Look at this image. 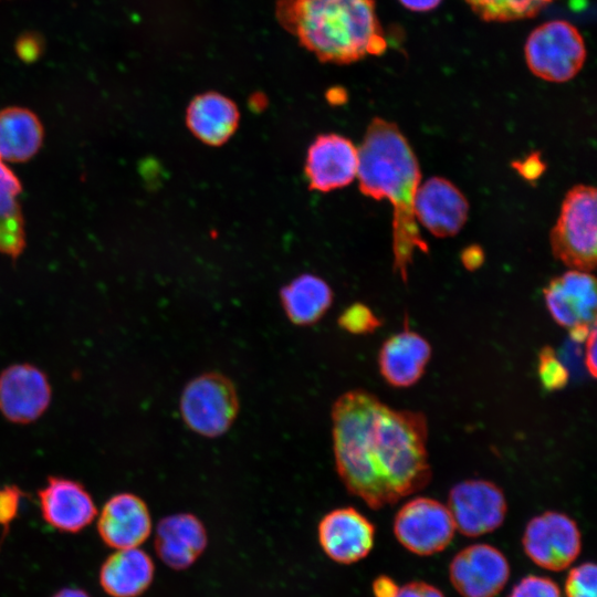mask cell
<instances>
[{
    "instance_id": "obj_1",
    "label": "cell",
    "mask_w": 597,
    "mask_h": 597,
    "mask_svg": "<svg viewBox=\"0 0 597 597\" xmlns=\"http://www.w3.org/2000/svg\"><path fill=\"white\" fill-rule=\"evenodd\" d=\"M332 437L342 483L374 510L431 480L427 419L419 411L392 409L364 389L348 390L333 404Z\"/></svg>"
},
{
    "instance_id": "obj_2",
    "label": "cell",
    "mask_w": 597,
    "mask_h": 597,
    "mask_svg": "<svg viewBox=\"0 0 597 597\" xmlns=\"http://www.w3.org/2000/svg\"><path fill=\"white\" fill-rule=\"evenodd\" d=\"M358 150L357 176L364 195L388 199L394 207V271L407 282L413 253L429 251L415 217L421 172L407 138L395 123L375 117Z\"/></svg>"
},
{
    "instance_id": "obj_3",
    "label": "cell",
    "mask_w": 597,
    "mask_h": 597,
    "mask_svg": "<svg viewBox=\"0 0 597 597\" xmlns=\"http://www.w3.org/2000/svg\"><path fill=\"white\" fill-rule=\"evenodd\" d=\"M274 13L322 63L350 64L387 48L375 0H276Z\"/></svg>"
},
{
    "instance_id": "obj_4",
    "label": "cell",
    "mask_w": 597,
    "mask_h": 597,
    "mask_svg": "<svg viewBox=\"0 0 597 597\" xmlns=\"http://www.w3.org/2000/svg\"><path fill=\"white\" fill-rule=\"evenodd\" d=\"M596 196L591 186L573 187L551 232L554 256L573 270L590 272L596 268Z\"/></svg>"
},
{
    "instance_id": "obj_5",
    "label": "cell",
    "mask_w": 597,
    "mask_h": 597,
    "mask_svg": "<svg viewBox=\"0 0 597 597\" xmlns=\"http://www.w3.org/2000/svg\"><path fill=\"white\" fill-rule=\"evenodd\" d=\"M239 409L234 384L218 371L203 373L189 380L179 399V412L185 426L206 438L227 433Z\"/></svg>"
},
{
    "instance_id": "obj_6",
    "label": "cell",
    "mask_w": 597,
    "mask_h": 597,
    "mask_svg": "<svg viewBox=\"0 0 597 597\" xmlns=\"http://www.w3.org/2000/svg\"><path fill=\"white\" fill-rule=\"evenodd\" d=\"M586 55L582 33L565 20L540 24L528 34L524 45L528 70L538 78L553 83L574 78L583 69Z\"/></svg>"
},
{
    "instance_id": "obj_7",
    "label": "cell",
    "mask_w": 597,
    "mask_h": 597,
    "mask_svg": "<svg viewBox=\"0 0 597 597\" xmlns=\"http://www.w3.org/2000/svg\"><path fill=\"white\" fill-rule=\"evenodd\" d=\"M455 525L441 502L426 496L405 503L394 520V534L409 552L428 556L443 551L452 541Z\"/></svg>"
},
{
    "instance_id": "obj_8",
    "label": "cell",
    "mask_w": 597,
    "mask_h": 597,
    "mask_svg": "<svg viewBox=\"0 0 597 597\" xmlns=\"http://www.w3.org/2000/svg\"><path fill=\"white\" fill-rule=\"evenodd\" d=\"M522 545L537 566L561 572L578 557L582 534L576 522L565 513L546 511L530 520Z\"/></svg>"
},
{
    "instance_id": "obj_9",
    "label": "cell",
    "mask_w": 597,
    "mask_h": 597,
    "mask_svg": "<svg viewBox=\"0 0 597 597\" xmlns=\"http://www.w3.org/2000/svg\"><path fill=\"white\" fill-rule=\"evenodd\" d=\"M448 510L455 528L470 537L495 531L506 515V500L503 491L486 480H465L449 492Z\"/></svg>"
},
{
    "instance_id": "obj_10",
    "label": "cell",
    "mask_w": 597,
    "mask_h": 597,
    "mask_svg": "<svg viewBox=\"0 0 597 597\" xmlns=\"http://www.w3.org/2000/svg\"><path fill=\"white\" fill-rule=\"evenodd\" d=\"M52 400L48 375L38 366L15 363L0 373V413L9 422L29 425L41 418Z\"/></svg>"
},
{
    "instance_id": "obj_11",
    "label": "cell",
    "mask_w": 597,
    "mask_h": 597,
    "mask_svg": "<svg viewBox=\"0 0 597 597\" xmlns=\"http://www.w3.org/2000/svg\"><path fill=\"white\" fill-rule=\"evenodd\" d=\"M449 577L462 597H495L506 585L510 565L496 547L473 544L454 555Z\"/></svg>"
},
{
    "instance_id": "obj_12",
    "label": "cell",
    "mask_w": 597,
    "mask_h": 597,
    "mask_svg": "<svg viewBox=\"0 0 597 597\" xmlns=\"http://www.w3.org/2000/svg\"><path fill=\"white\" fill-rule=\"evenodd\" d=\"M43 520L63 533H78L97 515L96 504L86 488L76 480L50 475L38 491Z\"/></svg>"
},
{
    "instance_id": "obj_13",
    "label": "cell",
    "mask_w": 597,
    "mask_h": 597,
    "mask_svg": "<svg viewBox=\"0 0 597 597\" xmlns=\"http://www.w3.org/2000/svg\"><path fill=\"white\" fill-rule=\"evenodd\" d=\"M324 553L339 564L365 558L375 541L374 524L354 507H338L325 514L317 526Z\"/></svg>"
},
{
    "instance_id": "obj_14",
    "label": "cell",
    "mask_w": 597,
    "mask_h": 597,
    "mask_svg": "<svg viewBox=\"0 0 597 597\" xmlns=\"http://www.w3.org/2000/svg\"><path fill=\"white\" fill-rule=\"evenodd\" d=\"M546 307L553 320L568 331L596 325V280L588 272L570 270L553 279L544 289Z\"/></svg>"
},
{
    "instance_id": "obj_15",
    "label": "cell",
    "mask_w": 597,
    "mask_h": 597,
    "mask_svg": "<svg viewBox=\"0 0 597 597\" xmlns=\"http://www.w3.org/2000/svg\"><path fill=\"white\" fill-rule=\"evenodd\" d=\"M469 214L464 195L449 180L432 177L419 186L415 197V217L439 238L457 234Z\"/></svg>"
},
{
    "instance_id": "obj_16",
    "label": "cell",
    "mask_w": 597,
    "mask_h": 597,
    "mask_svg": "<svg viewBox=\"0 0 597 597\" xmlns=\"http://www.w3.org/2000/svg\"><path fill=\"white\" fill-rule=\"evenodd\" d=\"M151 528V516L146 502L132 492L112 495L98 514V535L107 546L115 549L138 547L149 537Z\"/></svg>"
},
{
    "instance_id": "obj_17",
    "label": "cell",
    "mask_w": 597,
    "mask_h": 597,
    "mask_svg": "<svg viewBox=\"0 0 597 597\" xmlns=\"http://www.w3.org/2000/svg\"><path fill=\"white\" fill-rule=\"evenodd\" d=\"M357 169L358 150L344 136L321 135L307 150L305 175L316 190L331 191L347 186L357 176Z\"/></svg>"
},
{
    "instance_id": "obj_18",
    "label": "cell",
    "mask_w": 597,
    "mask_h": 597,
    "mask_svg": "<svg viewBox=\"0 0 597 597\" xmlns=\"http://www.w3.org/2000/svg\"><path fill=\"white\" fill-rule=\"evenodd\" d=\"M208 544L203 523L191 513L163 517L156 527L155 549L168 567L182 570L190 567Z\"/></svg>"
},
{
    "instance_id": "obj_19",
    "label": "cell",
    "mask_w": 597,
    "mask_h": 597,
    "mask_svg": "<svg viewBox=\"0 0 597 597\" xmlns=\"http://www.w3.org/2000/svg\"><path fill=\"white\" fill-rule=\"evenodd\" d=\"M431 353L426 338L406 328L383 343L378 354L379 373L392 387H410L423 376Z\"/></svg>"
},
{
    "instance_id": "obj_20",
    "label": "cell",
    "mask_w": 597,
    "mask_h": 597,
    "mask_svg": "<svg viewBox=\"0 0 597 597\" xmlns=\"http://www.w3.org/2000/svg\"><path fill=\"white\" fill-rule=\"evenodd\" d=\"M239 119L237 104L214 91L195 96L186 111V123L190 132L212 146L226 143L235 132Z\"/></svg>"
},
{
    "instance_id": "obj_21",
    "label": "cell",
    "mask_w": 597,
    "mask_h": 597,
    "mask_svg": "<svg viewBox=\"0 0 597 597\" xmlns=\"http://www.w3.org/2000/svg\"><path fill=\"white\" fill-rule=\"evenodd\" d=\"M155 566L138 547L116 549L103 563L100 584L112 597H138L151 585Z\"/></svg>"
},
{
    "instance_id": "obj_22",
    "label": "cell",
    "mask_w": 597,
    "mask_h": 597,
    "mask_svg": "<svg viewBox=\"0 0 597 597\" xmlns=\"http://www.w3.org/2000/svg\"><path fill=\"white\" fill-rule=\"evenodd\" d=\"M44 129L38 116L28 108L7 107L0 111V158L25 163L40 150Z\"/></svg>"
},
{
    "instance_id": "obj_23",
    "label": "cell",
    "mask_w": 597,
    "mask_h": 597,
    "mask_svg": "<svg viewBox=\"0 0 597 597\" xmlns=\"http://www.w3.org/2000/svg\"><path fill=\"white\" fill-rule=\"evenodd\" d=\"M333 301L328 284L312 274H303L281 291V302L287 318L295 325L316 323Z\"/></svg>"
},
{
    "instance_id": "obj_24",
    "label": "cell",
    "mask_w": 597,
    "mask_h": 597,
    "mask_svg": "<svg viewBox=\"0 0 597 597\" xmlns=\"http://www.w3.org/2000/svg\"><path fill=\"white\" fill-rule=\"evenodd\" d=\"M22 185L0 158V253L18 258L25 248L23 214L17 197Z\"/></svg>"
},
{
    "instance_id": "obj_25",
    "label": "cell",
    "mask_w": 597,
    "mask_h": 597,
    "mask_svg": "<svg viewBox=\"0 0 597 597\" xmlns=\"http://www.w3.org/2000/svg\"><path fill=\"white\" fill-rule=\"evenodd\" d=\"M486 22H512L537 15L555 0H464Z\"/></svg>"
},
{
    "instance_id": "obj_26",
    "label": "cell",
    "mask_w": 597,
    "mask_h": 597,
    "mask_svg": "<svg viewBox=\"0 0 597 597\" xmlns=\"http://www.w3.org/2000/svg\"><path fill=\"white\" fill-rule=\"evenodd\" d=\"M537 374L543 388L548 391L563 389L569 380L568 369L551 346L542 347L538 353Z\"/></svg>"
},
{
    "instance_id": "obj_27",
    "label": "cell",
    "mask_w": 597,
    "mask_h": 597,
    "mask_svg": "<svg viewBox=\"0 0 597 597\" xmlns=\"http://www.w3.org/2000/svg\"><path fill=\"white\" fill-rule=\"evenodd\" d=\"M338 324L348 333L364 335L373 333L381 325V322L369 307L355 303L341 314Z\"/></svg>"
},
{
    "instance_id": "obj_28",
    "label": "cell",
    "mask_w": 597,
    "mask_h": 597,
    "mask_svg": "<svg viewBox=\"0 0 597 597\" xmlns=\"http://www.w3.org/2000/svg\"><path fill=\"white\" fill-rule=\"evenodd\" d=\"M565 593L567 597H596V565L587 562L570 569Z\"/></svg>"
},
{
    "instance_id": "obj_29",
    "label": "cell",
    "mask_w": 597,
    "mask_h": 597,
    "mask_svg": "<svg viewBox=\"0 0 597 597\" xmlns=\"http://www.w3.org/2000/svg\"><path fill=\"white\" fill-rule=\"evenodd\" d=\"M510 597H561V590L551 578L530 575L513 587Z\"/></svg>"
},
{
    "instance_id": "obj_30",
    "label": "cell",
    "mask_w": 597,
    "mask_h": 597,
    "mask_svg": "<svg viewBox=\"0 0 597 597\" xmlns=\"http://www.w3.org/2000/svg\"><path fill=\"white\" fill-rule=\"evenodd\" d=\"M23 496V491L15 484L0 485V526L3 533L17 519Z\"/></svg>"
},
{
    "instance_id": "obj_31",
    "label": "cell",
    "mask_w": 597,
    "mask_h": 597,
    "mask_svg": "<svg viewBox=\"0 0 597 597\" xmlns=\"http://www.w3.org/2000/svg\"><path fill=\"white\" fill-rule=\"evenodd\" d=\"M513 166L527 180L538 178L545 170V164L538 153L531 154L524 160L515 161Z\"/></svg>"
},
{
    "instance_id": "obj_32",
    "label": "cell",
    "mask_w": 597,
    "mask_h": 597,
    "mask_svg": "<svg viewBox=\"0 0 597 597\" xmlns=\"http://www.w3.org/2000/svg\"><path fill=\"white\" fill-rule=\"evenodd\" d=\"M397 597H444L437 587L425 582H411L399 589Z\"/></svg>"
},
{
    "instance_id": "obj_33",
    "label": "cell",
    "mask_w": 597,
    "mask_h": 597,
    "mask_svg": "<svg viewBox=\"0 0 597 597\" xmlns=\"http://www.w3.org/2000/svg\"><path fill=\"white\" fill-rule=\"evenodd\" d=\"M399 589L396 582L387 575H380L373 582L375 597H397Z\"/></svg>"
},
{
    "instance_id": "obj_34",
    "label": "cell",
    "mask_w": 597,
    "mask_h": 597,
    "mask_svg": "<svg viewBox=\"0 0 597 597\" xmlns=\"http://www.w3.org/2000/svg\"><path fill=\"white\" fill-rule=\"evenodd\" d=\"M596 326L593 327L586 338L585 366L593 378L596 377Z\"/></svg>"
},
{
    "instance_id": "obj_35",
    "label": "cell",
    "mask_w": 597,
    "mask_h": 597,
    "mask_svg": "<svg viewBox=\"0 0 597 597\" xmlns=\"http://www.w3.org/2000/svg\"><path fill=\"white\" fill-rule=\"evenodd\" d=\"M483 250L478 245H470L465 248L461 253V261L463 265L470 271L480 268L483 263Z\"/></svg>"
},
{
    "instance_id": "obj_36",
    "label": "cell",
    "mask_w": 597,
    "mask_h": 597,
    "mask_svg": "<svg viewBox=\"0 0 597 597\" xmlns=\"http://www.w3.org/2000/svg\"><path fill=\"white\" fill-rule=\"evenodd\" d=\"M17 50L21 59L34 60L39 55V42L33 38H21Z\"/></svg>"
},
{
    "instance_id": "obj_37",
    "label": "cell",
    "mask_w": 597,
    "mask_h": 597,
    "mask_svg": "<svg viewBox=\"0 0 597 597\" xmlns=\"http://www.w3.org/2000/svg\"><path fill=\"white\" fill-rule=\"evenodd\" d=\"M402 7L416 12H426L436 9L442 0H398Z\"/></svg>"
},
{
    "instance_id": "obj_38",
    "label": "cell",
    "mask_w": 597,
    "mask_h": 597,
    "mask_svg": "<svg viewBox=\"0 0 597 597\" xmlns=\"http://www.w3.org/2000/svg\"><path fill=\"white\" fill-rule=\"evenodd\" d=\"M52 597H91L85 590L80 588H63L56 591Z\"/></svg>"
}]
</instances>
